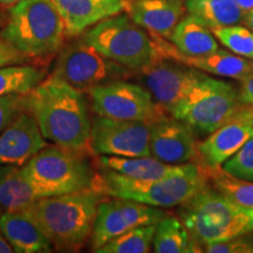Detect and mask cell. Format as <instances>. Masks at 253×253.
<instances>
[{"instance_id":"22","label":"cell","mask_w":253,"mask_h":253,"mask_svg":"<svg viewBox=\"0 0 253 253\" xmlns=\"http://www.w3.org/2000/svg\"><path fill=\"white\" fill-rule=\"evenodd\" d=\"M170 41L183 54L192 56L209 54L219 48L210 28L191 14L178 21Z\"/></svg>"},{"instance_id":"38","label":"cell","mask_w":253,"mask_h":253,"mask_svg":"<svg viewBox=\"0 0 253 253\" xmlns=\"http://www.w3.org/2000/svg\"><path fill=\"white\" fill-rule=\"evenodd\" d=\"M6 21H7V15H6L4 12L0 11V31L4 28Z\"/></svg>"},{"instance_id":"26","label":"cell","mask_w":253,"mask_h":253,"mask_svg":"<svg viewBox=\"0 0 253 253\" xmlns=\"http://www.w3.org/2000/svg\"><path fill=\"white\" fill-rule=\"evenodd\" d=\"M45 77V69L26 63L0 67V96L30 94Z\"/></svg>"},{"instance_id":"10","label":"cell","mask_w":253,"mask_h":253,"mask_svg":"<svg viewBox=\"0 0 253 253\" xmlns=\"http://www.w3.org/2000/svg\"><path fill=\"white\" fill-rule=\"evenodd\" d=\"M52 75L78 89L88 90L123 78L126 67L106 58L82 38L60 52Z\"/></svg>"},{"instance_id":"13","label":"cell","mask_w":253,"mask_h":253,"mask_svg":"<svg viewBox=\"0 0 253 253\" xmlns=\"http://www.w3.org/2000/svg\"><path fill=\"white\" fill-rule=\"evenodd\" d=\"M143 81L151 96L161 108L171 113L197 86L207 73L176 65L172 60L157 56L153 62L141 69Z\"/></svg>"},{"instance_id":"40","label":"cell","mask_w":253,"mask_h":253,"mask_svg":"<svg viewBox=\"0 0 253 253\" xmlns=\"http://www.w3.org/2000/svg\"><path fill=\"white\" fill-rule=\"evenodd\" d=\"M1 211H2L1 208H0V217H1Z\"/></svg>"},{"instance_id":"19","label":"cell","mask_w":253,"mask_h":253,"mask_svg":"<svg viewBox=\"0 0 253 253\" xmlns=\"http://www.w3.org/2000/svg\"><path fill=\"white\" fill-rule=\"evenodd\" d=\"M0 231L18 253L52 252L53 244L31 211L4 212L0 217Z\"/></svg>"},{"instance_id":"12","label":"cell","mask_w":253,"mask_h":253,"mask_svg":"<svg viewBox=\"0 0 253 253\" xmlns=\"http://www.w3.org/2000/svg\"><path fill=\"white\" fill-rule=\"evenodd\" d=\"M164 216L166 212L162 208L130 199L113 197L109 201H100L91 232L93 251L126 231L148 224H157Z\"/></svg>"},{"instance_id":"6","label":"cell","mask_w":253,"mask_h":253,"mask_svg":"<svg viewBox=\"0 0 253 253\" xmlns=\"http://www.w3.org/2000/svg\"><path fill=\"white\" fill-rule=\"evenodd\" d=\"M21 172L39 198L93 188L95 173L81 153L45 147L21 167Z\"/></svg>"},{"instance_id":"9","label":"cell","mask_w":253,"mask_h":253,"mask_svg":"<svg viewBox=\"0 0 253 253\" xmlns=\"http://www.w3.org/2000/svg\"><path fill=\"white\" fill-rule=\"evenodd\" d=\"M87 91L91 109L99 116L145 123L163 118L149 90L131 82L114 80Z\"/></svg>"},{"instance_id":"20","label":"cell","mask_w":253,"mask_h":253,"mask_svg":"<svg viewBox=\"0 0 253 253\" xmlns=\"http://www.w3.org/2000/svg\"><path fill=\"white\" fill-rule=\"evenodd\" d=\"M184 11L183 0H134L129 5L132 21L167 39H170Z\"/></svg>"},{"instance_id":"36","label":"cell","mask_w":253,"mask_h":253,"mask_svg":"<svg viewBox=\"0 0 253 253\" xmlns=\"http://www.w3.org/2000/svg\"><path fill=\"white\" fill-rule=\"evenodd\" d=\"M237 2H238L240 8L244 11L245 14L253 7V0H237Z\"/></svg>"},{"instance_id":"31","label":"cell","mask_w":253,"mask_h":253,"mask_svg":"<svg viewBox=\"0 0 253 253\" xmlns=\"http://www.w3.org/2000/svg\"><path fill=\"white\" fill-rule=\"evenodd\" d=\"M27 109V95L9 94L0 96V134Z\"/></svg>"},{"instance_id":"5","label":"cell","mask_w":253,"mask_h":253,"mask_svg":"<svg viewBox=\"0 0 253 253\" xmlns=\"http://www.w3.org/2000/svg\"><path fill=\"white\" fill-rule=\"evenodd\" d=\"M65 34V24L52 0H20L9 8L0 31V37L30 59L55 54Z\"/></svg>"},{"instance_id":"37","label":"cell","mask_w":253,"mask_h":253,"mask_svg":"<svg viewBox=\"0 0 253 253\" xmlns=\"http://www.w3.org/2000/svg\"><path fill=\"white\" fill-rule=\"evenodd\" d=\"M245 24L250 30L253 31V7L245 14Z\"/></svg>"},{"instance_id":"24","label":"cell","mask_w":253,"mask_h":253,"mask_svg":"<svg viewBox=\"0 0 253 253\" xmlns=\"http://www.w3.org/2000/svg\"><path fill=\"white\" fill-rule=\"evenodd\" d=\"M185 9L210 30L238 25L245 18L237 0H186Z\"/></svg>"},{"instance_id":"17","label":"cell","mask_w":253,"mask_h":253,"mask_svg":"<svg viewBox=\"0 0 253 253\" xmlns=\"http://www.w3.org/2000/svg\"><path fill=\"white\" fill-rule=\"evenodd\" d=\"M47 147L36 118L24 110L0 134V166L13 164L23 167L34 155Z\"/></svg>"},{"instance_id":"27","label":"cell","mask_w":253,"mask_h":253,"mask_svg":"<svg viewBox=\"0 0 253 253\" xmlns=\"http://www.w3.org/2000/svg\"><path fill=\"white\" fill-rule=\"evenodd\" d=\"M156 224L137 226L106 243L96 253H148L151 250Z\"/></svg>"},{"instance_id":"14","label":"cell","mask_w":253,"mask_h":253,"mask_svg":"<svg viewBox=\"0 0 253 253\" xmlns=\"http://www.w3.org/2000/svg\"><path fill=\"white\" fill-rule=\"evenodd\" d=\"M253 137V106H245L198 144V154L211 169L220 168Z\"/></svg>"},{"instance_id":"1","label":"cell","mask_w":253,"mask_h":253,"mask_svg":"<svg viewBox=\"0 0 253 253\" xmlns=\"http://www.w3.org/2000/svg\"><path fill=\"white\" fill-rule=\"evenodd\" d=\"M27 110L47 141L78 153L88 149L91 119L82 90L50 75L27 94Z\"/></svg>"},{"instance_id":"2","label":"cell","mask_w":253,"mask_h":253,"mask_svg":"<svg viewBox=\"0 0 253 253\" xmlns=\"http://www.w3.org/2000/svg\"><path fill=\"white\" fill-rule=\"evenodd\" d=\"M100 201L101 194L90 188L39 198L28 210L53 248L60 251H75L91 236Z\"/></svg>"},{"instance_id":"33","label":"cell","mask_w":253,"mask_h":253,"mask_svg":"<svg viewBox=\"0 0 253 253\" xmlns=\"http://www.w3.org/2000/svg\"><path fill=\"white\" fill-rule=\"evenodd\" d=\"M30 58L14 48L8 41L0 37V67L12 65H25L30 62Z\"/></svg>"},{"instance_id":"3","label":"cell","mask_w":253,"mask_h":253,"mask_svg":"<svg viewBox=\"0 0 253 253\" xmlns=\"http://www.w3.org/2000/svg\"><path fill=\"white\" fill-rule=\"evenodd\" d=\"M207 186V171L196 164H183L175 175L162 179H135L103 169L95 175L93 189L101 195L130 199L156 208L184 204Z\"/></svg>"},{"instance_id":"16","label":"cell","mask_w":253,"mask_h":253,"mask_svg":"<svg viewBox=\"0 0 253 253\" xmlns=\"http://www.w3.org/2000/svg\"><path fill=\"white\" fill-rule=\"evenodd\" d=\"M153 40L156 46L157 56L172 60L182 65L197 69L217 77L237 79L242 81L249 75L253 68V60L237 55L232 52L218 48L212 53L204 55H186L179 52L175 46L169 45L161 39L160 36L153 33Z\"/></svg>"},{"instance_id":"34","label":"cell","mask_w":253,"mask_h":253,"mask_svg":"<svg viewBox=\"0 0 253 253\" xmlns=\"http://www.w3.org/2000/svg\"><path fill=\"white\" fill-rule=\"evenodd\" d=\"M238 99L244 106H253V68L248 77L240 81Z\"/></svg>"},{"instance_id":"32","label":"cell","mask_w":253,"mask_h":253,"mask_svg":"<svg viewBox=\"0 0 253 253\" xmlns=\"http://www.w3.org/2000/svg\"><path fill=\"white\" fill-rule=\"evenodd\" d=\"M248 235L204 246L208 253H253V238Z\"/></svg>"},{"instance_id":"4","label":"cell","mask_w":253,"mask_h":253,"mask_svg":"<svg viewBox=\"0 0 253 253\" xmlns=\"http://www.w3.org/2000/svg\"><path fill=\"white\" fill-rule=\"evenodd\" d=\"M181 219L197 244L204 246L253 232V208L208 185L182 204Z\"/></svg>"},{"instance_id":"35","label":"cell","mask_w":253,"mask_h":253,"mask_svg":"<svg viewBox=\"0 0 253 253\" xmlns=\"http://www.w3.org/2000/svg\"><path fill=\"white\" fill-rule=\"evenodd\" d=\"M13 251V248L9 244L8 240L5 238V236L2 235V232L0 231V253H12Z\"/></svg>"},{"instance_id":"15","label":"cell","mask_w":253,"mask_h":253,"mask_svg":"<svg viewBox=\"0 0 253 253\" xmlns=\"http://www.w3.org/2000/svg\"><path fill=\"white\" fill-rule=\"evenodd\" d=\"M150 153L164 163L185 164L197 156L194 130L176 119L161 118L150 123Z\"/></svg>"},{"instance_id":"11","label":"cell","mask_w":253,"mask_h":253,"mask_svg":"<svg viewBox=\"0 0 253 253\" xmlns=\"http://www.w3.org/2000/svg\"><path fill=\"white\" fill-rule=\"evenodd\" d=\"M149 140L150 123L97 115L91 120L88 150L99 156H151Z\"/></svg>"},{"instance_id":"28","label":"cell","mask_w":253,"mask_h":253,"mask_svg":"<svg viewBox=\"0 0 253 253\" xmlns=\"http://www.w3.org/2000/svg\"><path fill=\"white\" fill-rule=\"evenodd\" d=\"M209 169L212 175L213 186L217 191L235 201L236 203L253 208V182L231 176L221 168Z\"/></svg>"},{"instance_id":"39","label":"cell","mask_w":253,"mask_h":253,"mask_svg":"<svg viewBox=\"0 0 253 253\" xmlns=\"http://www.w3.org/2000/svg\"><path fill=\"white\" fill-rule=\"evenodd\" d=\"M18 1H20V0H0V4H2V5H14V4H17Z\"/></svg>"},{"instance_id":"7","label":"cell","mask_w":253,"mask_h":253,"mask_svg":"<svg viewBox=\"0 0 253 253\" xmlns=\"http://www.w3.org/2000/svg\"><path fill=\"white\" fill-rule=\"evenodd\" d=\"M84 39L126 69L141 71L157 58L154 40L126 14L114 15L94 25Z\"/></svg>"},{"instance_id":"30","label":"cell","mask_w":253,"mask_h":253,"mask_svg":"<svg viewBox=\"0 0 253 253\" xmlns=\"http://www.w3.org/2000/svg\"><path fill=\"white\" fill-rule=\"evenodd\" d=\"M229 175L253 182V137L221 166Z\"/></svg>"},{"instance_id":"8","label":"cell","mask_w":253,"mask_h":253,"mask_svg":"<svg viewBox=\"0 0 253 253\" xmlns=\"http://www.w3.org/2000/svg\"><path fill=\"white\" fill-rule=\"evenodd\" d=\"M242 104L232 84L207 75L170 114L194 131L209 135L232 119Z\"/></svg>"},{"instance_id":"23","label":"cell","mask_w":253,"mask_h":253,"mask_svg":"<svg viewBox=\"0 0 253 253\" xmlns=\"http://www.w3.org/2000/svg\"><path fill=\"white\" fill-rule=\"evenodd\" d=\"M39 199L21 172V167L0 166V208L5 212L30 209Z\"/></svg>"},{"instance_id":"21","label":"cell","mask_w":253,"mask_h":253,"mask_svg":"<svg viewBox=\"0 0 253 253\" xmlns=\"http://www.w3.org/2000/svg\"><path fill=\"white\" fill-rule=\"evenodd\" d=\"M99 163L102 169L121 173L123 176L135 179H162L172 176L183 168V164L164 163L154 156L143 157H116V156H101Z\"/></svg>"},{"instance_id":"18","label":"cell","mask_w":253,"mask_h":253,"mask_svg":"<svg viewBox=\"0 0 253 253\" xmlns=\"http://www.w3.org/2000/svg\"><path fill=\"white\" fill-rule=\"evenodd\" d=\"M61 15L67 36H80L104 19L121 13L126 0H52Z\"/></svg>"},{"instance_id":"29","label":"cell","mask_w":253,"mask_h":253,"mask_svg":"<svg viewBox=\"0 0 253 253\" xmlns=\"http://www.w3.org/2000/svg\"><path fill=\"white\" fill-rule=\"evenodd\" d=\"M227 49L237 55L253 60V31L240 25L218 27L211 30Z\"/></svg>"},{"instance_id":"25","label":"cell","mask_w":253,"mask_h":253,"mask_svg":"<svg viewBox=\"0 0 253 253\" xmlns=\"http://www.w3.org/2000/svg\"><path fill=\"white\" fill-rule=\"evenodd\" d=\"M153 248L156 253L201 252L183 221L167 214L156 224Z\"/></svg>"}]
</instances>
